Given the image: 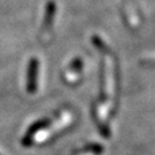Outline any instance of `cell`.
<instances>
[{
    "label": "cell",
    "mask_w": 155,
    "mask_h": 155,
    "mask_svg": "<svg viewBox=\"0 0 155 155\" xmlns=\"http://www.w3.org/2000/svg\"><path fill=\"white\" fill-rule=\"evenodd\" d=\"M38 72H39V61L36 58H32L29 61L28 72H27V91L28 93L33 94L37 91L38 86Z\"/></svg>",
    "instance_id": "obj_1"
},
{
    "label": "cell",
    "mask_w": 155,
    "mask_h": 155,
    "mask_svg": "<svg viewBox=\"0 0 155 155\" xmlns=\"http://www.w3.org/2000/svg\"><path fill=\"white\" fill-rule=\"evenodd\" d=\"M54 15H55V5L53 2H50V4H47V8H46V13H45L43 28H41V35L48 33L51 31L53 20H54Z\"/></svg>",
    "instance_id": "obj_2"
}]
</instances>
